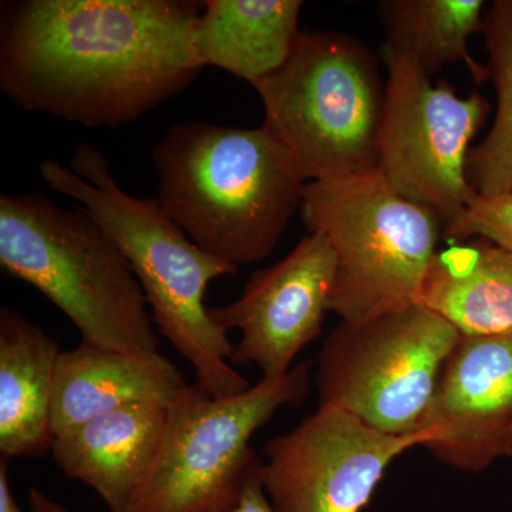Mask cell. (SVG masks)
<instances>
[{
    "instance_id": "6da1fadb",
    "label": "cell",
    "mask_w": 512,
    "mask_h": 512,
    "mask_svg": "<svg viewBox=\"0 0 512 512\" xmlns=\"http://www.w3.org/2000/svg\"><path fill=\"white\" fill-rule=\"evenodd\" d=\"M202 3H3L0 90L20 109L87 127L133 123L187 89L202 66L192 35Z\"/></svg>"
},
{
    "instance_id": "7a4b0ae2",
    "label": "cell",
    "mask_w": 512,
    "mask_h": 512,
    "mask_svg": "<svg viewBox=\"0 0 512 512\" xmlns=\"http://www.w3.org/2000/svg\"><path fill=\"white\" fill-rule=\"evenodd\" d=\"M39 173L50 190L82 202L116 241L143 288L158 333L191 363L197 383L214 397L247 392L248 379L229 363L234 345L204 303L208 285L237 274V266L195 245L157 200L128 195L107 158L90 144L77 146L70 168L47 160Z\"/></svg>"
},
{
    "instance_id": "3957f363",
    "label": "cell",
    "mask_w": 512,
    "mask_h": 512,
    "mask_svg": "<svg viewBox=\"0 0 512 512\" xmlns=\"http://www.w3.org/2000/svg\"><path fill=\"white\" fill-rule=\"evenodd\" d=\"M158 204L208 254L238 266L274 252L306 181L264 127L175 124L153 151Z\"/></svg>"
},
{
    "instance_id": "277c9868",
    "label": "cell",
    "mask_w": 512,
    "mask_h": 512,
    "mask_svg": "<svg viewBox=\"0 0 512 512\" xmlns=\"http://www.w3.org/2000/svg\"><path fill=\"white\" fill-rule=\"evenodd\" d=\"M0 266L72 320L82 343L158 352L160 339L130 262L84 208L69 210L35 192L2 195Z\"/></svg>"
},
{
    "instance_id": "5b68a950",
    "label": "cell",
    "mask_w": 512,
    "mask_h": 512,
    "mask_svg": "<svg viewBox=\"0 0 512 512\" xmlns=\"http://www.w3.org/2000/svg\"><path fill=\"white\" fill-rule=\"evenodd\" d=\"M266 128L306 183L375 173L384 86L356 37L302 30L281 67L254 84Z\"/></svg>"
},
{
    "instance_id": "8992f818",
    "label": "cell",
    "mask_w": 512,
    "mask_h": 512,
    "mask_svg": "<svg viewBox=\"0 0 512 512\" xmlns=\"http://www.w3.org/2000/svg\"><path fill=\"white\" fill-rule=\"evenodd\" d=\"M301 218L329 239L336 274L329 312L360 323L420 302L444 222L370 173L308 183Z\"/></svg>"
},
{
    "instance_id": "52a82bcc",
    "label": "cell",
    "mask_w": 512,
    "mask_h": 512,
    "mask_svg": "<svg viewBox=\"0 0 512 512\" xmlns=\"http://www.w3.org/2000/svg\"><path fill=\"white\" fill-rule=\"evenodd\" d=\"M311 360L247 392L211 396L195 383L170 406L156 464L130 512H229L261 458L252 436L281 407L308 397Z\"/></svg>"
},
{
    "instance_id": "ba28073f",
    "label": "cell",
    "mask_w": 512,
    "mask_h": 512,
    "mask_svg": "<svg viewBox=\"0 0 512 512\" xmlns=\"http://www.w3.org/2000/svg\"><path fill=\"white\" fill-rule=\"evenodd\" d=\"M460 338L420 303L342 322L320 350L319 406L339 407L383 433H419Z\"/></svg>"
},
{
    "instance_id": "9c48e42d",
    "label": "cell",
    "mask_w": 512,
    "mask_h": 512,
    "mask_svg": "<svg viewBox=\"0 0 512 512\" xmlns=\"http://www.w3.org/2000/svg\"><path fill=\"white\" fill-rule=\"evenodd\" d=\"M387 67L377 173L406 200L436 212L444 228L473 200L467 180L470 144L490 114V101L458 96L410 53L383 45Z\"/></svg>"
},
{
    "instance_id": "30bf717a",
    "label": "cell",
    "mask_w": 512,
    "mask_h": 512,
    "mask_svg": "<svg viewBox=\"0 0 512 512\" xmlns=\"http://www.w3.org/2000/svg\"><path fill=\"white\" fill-rule=\"evenodd\" d=\"M436 439L383 433L339 407L318 410L265 444L262 478L276 512H362L387 467Z\"/></svg>"
},
{
    "instance_id": "8fae6325",
    "label": "cell",
    "mask_w": 512,
    "mask_h": 512,
    "mask_svg": "<svg viewBox=\"0 0 512 512\" xmlns=\"http://www.w3.org/2000/svg\"><path fill=\"white\" fill-rule=\"evenodd\" d=\"M335 274V252L319 232H308L282 261L255 271L241 298L210 309L222 332H241L229 363L254 365L264 379L288 375L299 352L322 333Z\"/></svg>"
},
{
    "instance_id": "7c38bea8",
    "label": "cell",
    "mask_w": 512,
    "mask_h": 512,
    "mask_svg": "<svg viewBox=\"0 0 512 512\" xmlns=\"http://www.w3.org/2000/svg\"><path fill=\"white\" fill-rule=\"evenodd\" d=\"M423 430L431 454L477 473L505 457L512 434V333L461 336L441 372Z\"/></svg>"
},
{
    "instance_id": "4fadbf2b",
    "label": "cell",
    "mask_w": 512,
    "mask_h": 512,
    "mask_svg": "<svg viewBox=\"0 0 512 512\" xmlns=\"http://www.w3.org/2000/svg\"><path fill=\"white\" fill-rule=\"evenodd\" d=\"M170 406L133 404L53 440L64 476L92 487L110 512H130L163 446Z\"/></svg>"
},
{
    "instance_id": "5bb4252c",
    "label": "cell",
    "mask_w": 512,
    "mask_h": 512,
    "mask_svg": "<svg viewBox=\"0 0 512 512\" xmlns=\"http://www.w3.org/2000/svg\"><path fill=\"white\" fill-rule=\"evenodd\" d=\"M187 389L180 370L158 352H124L82 343L57 359L53 440L133 404L171 406Z\"/></svg>"
},
{
    "instance_id": "9a60e30c",
    "label": "cell",
    "mask_w": 512,
    "mask_h": 512,
    "mask_svg": "<svg viewBox=\"0 0 512 512\" xmlns=\"http://www.w3.org/2000/svg\"><path fill=\"white\" fill-rule=\"evenodd\" d=\"M55 340L18 311H0V451L9 460L52 451Z\"/></svg>"
},
{
    "instance_id": "2e32d148",
    "label": "cell",
    "mask_w": 512,
    "mask_h": 512,
    "mask_svg": "<svg viewBox=\"0 0 512 512\" xmlns=\"http://www.w3.org/2000/svg\"><path fill=\"white\" fill-rule=\"evenodd\" d=\"M420 305L461 336L512 333V254L484 238L450 242L431 261Z\"/></svg>"
},
{
    "instance_id": "e0dca14e",
    "label": "cell",
    "mask_w": 512,
    "mask_h": 512,
    "mask_svg": "<svg viewBox=\"0 0 512 512\" xmlns=\"http://www.w3.org/2000/svg\"><path fill=\"white\" fill-rule=\"evenodd\" d=\"M301 0H207L192 35L202 67L227 70L252 86L291 55Z\"/></svg>"
},
{
    "instance_id": "ac0fdd59",
    "label": "cell",
    "mask_w": 512,
    "mask_h": 512,
    "mask_svg": "<svg viewBox=\"0 0 512 512\" xmlns=\"http://www.w3.org/2000/svg\"><path fill=\"white\" fill-rule=\"evenodd\" d=\"M483 0H384L380 20L387 42L419 60L427 73L446 64L463 62L477 83L488 80L487 66L468 53V39L483 28Z\"/></svg>"
},
{
    "instance_id": "d6986e66",
    "label": "cell",
    "mask_w": 512,
    "mask_h": 512,
    "mask_svg": "<svg viewBox=\"0 0 512 512\" xmlns=\"http://www.w3.org/2000/svg\"><path fill=\"white\" fill-rule=\"evenodd\" d=\"M481 33L497 114L483 143L468 153L467 180L478 195L512 194V0H494L487 6Z\"/></svg>"
},
{
    "instance_id": "ffe728a7",
    "label": "cell",
    "mask_w": 512,
    "mask_h": 512,
    "mask_svg": "<svg viewBox=\"0 0 512 512\" xmlns=\"http://www.w3.org/2000/svg\"><path fill=\"white\" fill-rule=\"evenodd\" d=\"M443 237L448 244L484 238L512 254V194L474 195L467 207L446 225Z\"/></svg>"
},
{
    "instance_id": "44dd1931",
    "label": "cell",
    "mask_w": 512,
    "mask_h": 512,
    "mask_svg": "<svg viewBox=\"0 0 512 512\" xmlns=\"http://www.w3.org/2000/svg\"><path fill=\"white\" fill-rule=\"evenodd\" d=\"M262 466L264 460H259L252 468L237 505L229 512H276L274 505L266 498Z\"/></svg>"
},
{
    "instance_id": "7402d4cb",
    "label": "cell",
    "mask_w": 512,
    "mask_h": 512,
    "mask_svg": "<svg viewBox=\"0 0 512 512\" xmlns=\"http://www.w3.org/2000/svg\"><path fill=\"white\" fill-rule=\"evenodd\" d=\"M0 512H23L10 490L8 460L0 461Z\"/></svg>"
},
{
    "instance_id": "603a6c76",
    "label": "cell",
    "mask_w": 512,
    "mask_h": 512,
    "mask_svg": "<svg viewBox=\"0 0 512 512\" xmlns=\"http://www.w3.org/2000/svg\"><path fill=\"white\" fill-rule=\"evenodd\" d=\"M30 512H69L63 505L50 500L39 488L32 487L29 491Z\"/></svg>"
},
{
    "instance_id": "cb8c5ba5",
    "label": "cell",
    "mask_w": 512,
    "mask_h": 512,
    "mask_svg": "<svg viewBox=\"0 0 512 512\" xmlns=\"http://www.w3.org/2000/svg\"><path fill=\"white\" fill-rule=\"evenodd\" d=\"M505 457L512 458V434L510 437V441H508V444H507V450H505Z\"/></svg>"
}]
</instances>
